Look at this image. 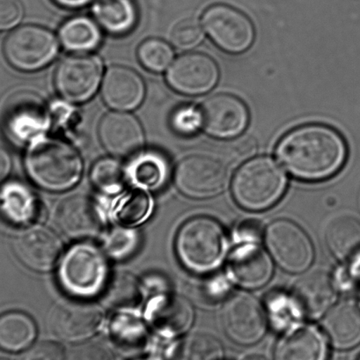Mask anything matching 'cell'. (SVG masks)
Wrapping results in <instances>:
<instances>
[{
	"instance_id": "obj_1",
	"label": "cell",
	"mask_w": 360,
	"mask_h": 360,
	"mask_svg": "<svg viewBox=\"0 0 360 360\" xmlns=\"http://www.w3.org/2000/svg\"><path fill=\"white\" fill-rule=\"evenodd\" d=\"M279 162L297 179L316 181L337 174L347 158V146L334 128L321 124L290 131L276 149Z\"/></svg>"
},
{
	"instance_id": "obj_2",
	"label": "cell",
	"mask_w": 360,
	"mask_h": 360,
	"mask_svg": "<svg viewBox=\"0 0 360 360\" xmlns=\"http://www.w3.org/2000/svg\"><path fill=\"white\" fill-rule=\"evenodd\" d=\"M25 166L34 184L56 192L72 188L83 171L82 157L71 145L44 136L30 143Z\"/></svg>"
},
{
	"instance_id": "obj_3",
	"label": "cell",
	"mask_w": 360,
	"mask_h": 360,
	"mask_svg": "<svg viewBox=\"0 0 360 360\" xmlns=\"http://www.w3.org/2000/svg\"><path fill=\"white\" fill-rule=\"evenodd\" d=\"M226 248L222 226L209 217L198 216L187 220L177 233V257L185 268L195 274H206L219 267Z\"/></svg>"
},
{
	"instance_id": "obj_4",
	"label": "cell",
	"mask_w": 360,
	"mask_h": 360,
	"mask_svg": "<svg viewBox=\"0 0 360 360\" xmlns=\"http://www.w3.org/2000/svg\"><path fill=\"white\" fill-rule=\"evenodd\" d=\"M108 279L110 265L107 257L94 244H75L66 251L59 264V285L65 292L78 298L101 295Z\"/></svg>"
},
{
	"instance_id": "obj_5",
	"label": "cell",
	"mask_w": 360,
	"mask_h": 360,
	"mask_svg": "<svg viewBox=\"0 0 360 360\" xmlns=\"http://www.w3.org/2000/svg\"><path fill=\"white\" fill-rule=\"evenodd\" d=\"M284 171L269 157L249 160L238 169L233 181V195L237 204L249 211H263L277 202L284 194Z\"/></svg>"
},
{
	"instance_id": "obj_6",
	"label": "cell",
	"mask_w": 360,
	"mask_h": 360,
	"mask_svg": "<svg viewBox=\"0 0 360 360\" xmlns=\"http://www.w3.org/2000/svg\"><path fill=\"white\" fill-rule=\"evenodd\" d=\"M57 38L50 30L37 25H25L6 38L4 53L13 68L22 72L37 71L50 64L58 53Z\"/></svg>"
},
{
	"instance_id": "obj_7",
	"label": "cell",
	"mask_w": 360,
	"mask_h": 360,
	"mask_svg": "<svg viewBox=\"0 0 360 360\" xmlns=\"http://www.w3.org/2000/svg\"><path fill=\"white\" fill-rule=\"evenodd\" d=\"M264 239L269 252L283 270L300 274L312 264V243L297 224L288 219L275 220L265 231Z\"/></svg>"
},
{
	"instance_id": "obj_8",
	"label": "cell",
	"mask_w": 360,
	"mask_h": 360,
	"mask_svg": "<svg viewBox=\"0 0 360 360\" xmlns=\"http://www.w3.org/2000/svg\"><path fill=\"white\" fill-rule=\"evenodd\" d=\"M226 166L216 157L194 155L178 164L174 181L181 193L193 199H207L221 193L229 184Z\"/></svg>"
},
{
	"instance_id": "obj_9",
	"label": "cell",
	"mask_w": 360,
	"mask_h": 360,
	"mask_svg": "<svg viewBox=\"0 0 360 360\" xmlns=\"http://www.w3.org/2000/svg\"><path fill=\"white\" fill-rule=\"evenodd\" d=\"M202 25L213 43L231 54H240L249 50L256 36L249 17L225 4L209 6L202 15Z\"/></svg>"
},
{
	"instance_id": "obj_10",
	"label": "cell",
	"mask_w": 360,
	"mask_h": 360,
	"mask_svg": "<svg viewBox=\"0 0 360 360\" xmlns=\"http://www.w3.org/2000/svg\"><path fill=\"white\" fill-rule=\"evenodd\" d=\"M103 319L100 307L82 300H65L51 307L47 325L56 338L65 342H79L92 337Z\"/></svg>"
},
{
	"instance_id": "obj_11",
	"label": "cell",
	"mask_w": 360,
	"mask_h": 360,
	"mask_svg": "<svg viewBox=\"0 0 360 360\" xmlns=\"http://www.w3.org/2000/svg\"><path fill=\"white\" fill-rule=\"evenodd\" d=\"M221 323L231 340L238 345H253L266 331V314L252 295L236 293L223 306Z\"/></svg>"
},
{
	"instance_id": "obj_12",
	"label": "cell",
	"mask_w": 360,
	"mask_h": 360,
	"mask_svg": "<svg viewBox=\"0 0 360 360\" xmlns=\"http://www.w3.org/2000/svg\"><path fill=\"white\" fill-rule=\"evenodd\" d=\"M51 124L49 110L43 100L30 92L17 94L6 108L4 125L6 134L20 144L44 137Z\"/></svg>"
},
{
	"instance_id": "obj_13",
	"label": "cell",
	"mask_w": 360,
	"mask_h": 360,
	"mask_svg": "<svg viewBox=\"0 0 360 360\" xmlns=\"http://www.w3.org/2000/svg\"><path fill=\"white\" fill-rule=\"evenodd\" d=\"M103 76V65L96 56L77 54L65 58L58 66L56 87L71 103H84L96 93Z\"/></svg>"
},
{
	"instance_id": "obj_14",
	"label": "cell",
	"mask_w": 360,
	"mask_h": 360,
	"mask_svg": "<svg viewBox=\"0 0 360 360\" xmlns=\"http://www.w3.org/2000/svg\"><path fill=\"white\" fill-rule=\"evenodd\" d=\"M199 111L202 127L213 138H236L249 124L250 113L246 104L233 94H218L209 97Z\"/></svg>"
},
{
	"instance_id": "obj_15",
	"label": "cell",
	"mask_w": 360,
	"mask_h": 360,
	"mask_svg": "<svg viewBox=\"0 0 360 360\" xmlns=\"http://www.w3.org/2000/svg\"><path fill=\"white\" fill-rule=\"evenodd\" d=\"M53 219L58 229L73 239L96 237L104 229V215L99 205L85 195H72L59 201Z\"/></svg>"
},
{
	"instance_id": "obj_16",
	"label": "cell",
	"mask_w": 360,
	"mask_h": 360,
	"mask_svg": "<svg viewBox=\"0 0 360 360\" xmlns=\"http://www.w3.org/2000/svg\"><path fill=\"white\" fill-rule=\"evenodd\" d=\"M219 78L216 62L201 52H191L176 59L167 73L169 85L186 96H200L212 90Z\"/></svg>"
},
{
	"instance_id": "obj_17",
	"label": "cell",
	"mask_w": 360,
	"mask_h": 360,
	"mask_svg": "<svg viewBox=\"0 0 360 360\" xmlns=\"http://www.w3.org/2000/svg\"><path fill=\"white\" fill-rule=\"evenodd\" d=\"M61 240L51 230L37 226L23 231L13 240V251L31 270L48 271L60 259Z\"/></svg>"
},
{
	"instance_id": "obj_18",
	"label": "cell",
	"mask_w": 360,
	"mask_h": 360,
	"mask_svg": "<svg viewBox=\"0 0 360 360\" xmlns=\"http://www.w3.org/2000/svg\"><path fill=\"white\" fill-rule=\"evenodd\" d=\"M99 137L110 155L120 158L138 155L144 146V131L134 115L111 112L105 115L99 125Z\"/></svg>"
},
{
	"instance_id": "obj_19",
	"label": "cell",
	"mask_w": 360,
	"mask_h": 360,
	"mask_svg": "<svg viewBox=\"0 0 360 360\" xmlns=\"http://www.w3.org/2000/svg\"><path fill=\"white\" fill-rule=\"evenodd\" d=\"M146 320L162 337H177L193 323L194 311L184 297L174 295L155 296L146 311Z\"/></svg>"
},
{
	"instance_id": "obj_20",
	"label": "cell",
	"mask_w": 360,
	"mask_h": 360,
	"mask_svg": "<svg viewBox=\"0 0 360 360\" xmlns=\"http://www.w3.org/2000/svg\"><path fill=\"white\" fill-rule=\"evenodd\" d=\"M229 272L237 285L247 289H257L270 281L274 268L270 257L255 243H243L231 255Z\"/></svg>"
},
{
	"instance_id": "obj_21",
	"label": "cell",
	"mask_w": 360,
	"mask_h": 360,
	"mask_svg": "<svg viewBox=\"0 0 360 360\" xmlns=\"http://www.w3.org/2000/svg\"><path fill=\"white\" fill-rule=\"evenodd\" d=\"M101 96L105 103L114 110H135L144 99L145 84L134 70L113 66L105 75Z\"/></svg>"
},
{
	"instance_id": "obj_22",
	"label": "cell",
	"mask_w": 360,
	"mask_h": 360,
	"mask_svg": "<svg viewBox=\"0 0 360 360\" xmlns=\"http://www.w3.org/2000/svg\"><path fill=\"white\" fill-rule=\"evenodd\" d=\"M335 290L330 275L318 270L303 276L293 286L292 297L302 316L316 319L330 309Z\"/></svg>"
},
{
	"instance_id": "obj_23",
	"label": "cell",
	"mask_w": 360,
	"mask_h": 360,
	"mask_svg": "<svg viewBox=\"0 0 360 360\" xmlns=\"http://www.w3.org/2000/svg\"><path fill=\"white\" fill-rule=\"evenodd\" d=\"M325 334L335 348L349 349L360 344V305L345 300L325 314L323 321Z\"/></svg>"
},
{
	"instance_id": "obj_24",
	"label": "cell",
	"mask_w": 360,
	"mask_h": 360,
	"mask_svg": "<svg viewBox=\"0 0 360 360\" xmlns=\"http://www.w3.org/2000/svg\"><path fill=\"white\" fill-rule=\"evenodd\" d=\"M0 216L11 225H32L41 216L39 199L27 185L10 181L0 188Z\"/></svg>"
},
{
	"instance_id": "obj_25",
	"label": "cell",
	"mask_w": 360,
	"mask_h": 360,
	"mask_svg": "<svg viewBox=\"0 0 360 360\" xmlns=\"http://www.w3.org/2000/svg\"><path fill=\"white\" fill-rule=\"evenodd\" d=\"M327 346L323 335L313 326H295L276 346L275 360H325Z\"/></svg>"
},
{
	"instance_id": "obj_26",
	"label": "cell",
	"mask_w": 360,
	"mask_h": 360,
	"mask_svg": "<svg viewBox=\"0 0 360 360\" xmlns=\"http://www.w3.org/2000/svg\"><path fill=\"white\" fill-rule=\"evenodd\" d=\"M326 244L338 260L348 265L360 259V223L352 217L342 216L328 224Z\"/></svg>"
},
{
	"instance_id": "obj_27",
	"label": "cell",
	"mask_w": 360,
	"mask_h": 360,
	"mask_svg": "<svg viewBox=\"0 0 360 360\" xmlns=\"http://www.w3.org/2000/svg\"><path fill=\"white\" fill-rule=\"evenodd\" d=\"M36 337V323L27 314L12 311L0 316V348L11 352L23 351Z\"/></svg>"
},
{
	"instance_id": "obj_28",
	"label": "cell",
	"mask_w": 360,
	"mask_h": 360,
	"mask_svg": "<svg viewBox=\"0 0 360 360\" xmlns=\"http://www.w3.org/2000/svg\"><path fill=\"white\" fill-rule=\"evenodd\" d=\"M127 173L141 188L156 191L166 184L169 176V164L165 157L158 153H141L132 160Z\"/></svg>"
},
{
	"instance_id": "obj_29",
	"label": "cell",
	"mask_w": 360,
	"mask_h": 360,
	"mask_svg": "<svg viewBox=\"0 0 360 360\" xmlns=\"http://www.w3.org/2000/svg\"><path fill=\"white\" fill-rule=\"evenodd\" d=\"M93 11L98 23L115 36L130 32L137 22V9L131 0H98Z\"/></svg>"
},
{
	"instance_id": "obj_30",
	"label": "cell",
	"mask_w": 360,
	"mask_h": 360,
	"mask_svg": "<svg viewBox=\"0 0 360 360\" xmlns=\"http://www.w3.org/2000/svg\"><path fill=\"white\" fill-rule=\"evenodd\" d=\"M59 39L66 50L86 53L94 50L101 41L99 26L87 17H75L63 24Z\"/></svg>"
},
{
	"instance_id": "obj_31",
	"label": "cell",
	"mask_w": 360,
	"mask_h": 360,
	"mask_svg": "<svg viewBox=\"0 0 360 360\" xmlns=\"http://www.w3.org/2000/svg\"><path fill=\"white\" fill-rule=\"evenodd\" d=\"M103 302L112 309L127 310L138 305L141 300V285L134 275L118 271L112 276L103 290Z\"/></svg>"
},
{
	"instance_id": "obj_32",
	"label": "cell",
	"mask_w": 360,
	"mask_h": 360,
	"mask_svg": "<svg viewBox=\"0 0 360 360\" xmlns=\"http://www.w3.org/2000/svg\"><path fill=\"white\" fill-rule=\"evenodd\" d=\"M110 335L115 344L124 352L141 351L148 345V328L134 314H117L110 323Z\"/></svg>"
},
{
	"instance_id": "obj_33",
	"label": "cell",
	"mask_w": 360,
	"mask_h": 360,
	"mask_svg": "<svg viewBox=\"0 0 360 360\" xmlns=\"http://www.w3.org/2000/svg\"><path fill=\"white\" fill-rule=\"evenodd\" d=\"M223 353L218 339L208 333L195 332L178 342L171 360H221Z\"/></svg>"
},
{
	"instance_id": "obj_34",
	"label": "cell",
	"mask_w": 360,
	"mask_h": 360,
	"mask_svg": "<svg viewBox=\"0 0 360 360\" xmlns=\"http://www.w3.org/2000/svg\"><path fill=\"white\" fill-rule=\"evenodd\" d=\"M153 199L143 188L124 195L115 209V217L124 226H136L145 222L151 215Z\"/></svg>"
},
{
	"instance_id": "obj_35",
	"label": "cell",
	"mask_w": 360,
	"mask_h": 360,
	"mask_svg": "<svg viewBox=\"0 0 360 360\" xmlns=\"http://www.w3.org/2000/svg\"><path fill=\"white\" fill-rule=\"evenodd\" d=\"M127 171L117 160L106 158L98 160L91 170L94 186L104 193L115 194L124 188Z\"/></svg>"
},
{
	"instance_id": "obj_36",
	"label": "cell",
	"mask_w": 360,
	"mask_h": 360,
	"mask_svg": "<svg viewBox=\"0 0 360 360\" xmlns=\"http://www.w3.org/2000/svg\"><path fill=\"white\" fill-rule=\"evenodd\" d=\"M266 309L271 324L279 330L295 327L302 316L292 295L284 292H274L269 296Z\"/></svg>"
},
{
	"instance_id": "obj_37",
	"label": "cell",
	"mask_w": 360,
	"mask_h": 360,
	"mask_svg": "<svg viewBox=\"0 0 360 360\" xmlns=\"http://www.w3.org/2000/svg\"><path fill=\"white\" fill-rule=\"evenodd\" d=\"M141 245L138 231L127 227H115L105 237L104 247L112 258L124 261L134 257Z\"/></svg>"
},
{
	"instance_id": "obj_38",
	"label": "cell",
	"mask_w": 360,
	"mask_h": 360,
	"mask_svg": "<svg viewBox=\"0 0 360 360\" xmlns=\"http://www.w3.org/2000/svg\"><path fill=\"white\" fill-rule=\"evenodd\" d=\"M139 61L146 69L155 72L164 71L173 60L172 48L162 40L148 39L139 48Z\"/></svg>"
},
{
	"instance_id": "obj_39",
	"label": "cell",
	"mask_w": 360,
	"mask_h": 360,
	"mask_svg": "<svg viewBox=\"0 0 360 360\" xmlns=\"http://www.w3.org/2000/svg\"><path fill=\"white\" fill-rule=\"evenodd\" d=\"M204 37L200 23L194 19L181 20L171 33V41L180 50H191L201 43Z\"/></svg>"
},
{
	"instance_id": "obj_40",
	"label": "cell",
	"mask_w": 360,
	"mask_h": 360,
	"mask_svg": "<svg viewBox=\"0 0 360 360\" xmlns=\"http://www.w3.org/2000/svg\"><path fill=\"white\" fill-rule=\"evenodd\" d=\"M172 125L177 134L193 135L202 127L200 111L193 107L181 108L173 115Z\"/></svg>"
},
{
	"instance_id": "obj_41",
	"label": "cell",
	"mask_w": 360,
	"mask_h": 360,
	"mask_svg": "<svg viewBox=\"0 0 360 360\" xmlns=\"http://www.w3.org/2000/svg\"><path fill=\"white\" fill-rule=\"evenodd\" d=\"M68 360H115L113 353L101 341H90L76 346L70 353Z\"/></svg>"
},
{
	"instance_id": "obj_42",
	"label": "cell",
	"mask_w": 360,
	"mask_h": 360,
	"mask_svg": "<svg viewBox=\"0 0 360 360\" xmlns=\"http://www.w3.org/2000/svg\"><path fill=\"white\" fill-rule=\"evenodd\" d=\"M19 360H65V354L57 342L43 341L27 348Z\"/></svg>"
},
{
	"instance_id": "obj_43",
	"label": "cell",
	"mask_w": 360,
	"mask_h": 360,
	"mask_svg": "<svg viewBox=\"0 0 360 360\" xmlns=\"http://www.w3.org/2000/svg\"><path fill=\"white\" fill-rule=\"evenodd\" d=\"M257 151V143L251 135L240 136L226 146L227 156L234 162H243L255 155Z\"/></svg>"
},
{
	"instance_id": "obj_44",
	"label": "cell",
	"mask_w": 360,
	"mask_h": 360,
	"mask_svg": "<svg viewBox=\"0 0 360 360\" xmlns=\"http://www.w3.org/2000/svg\"><path fill=\"white\" fill-rule=\"evenodd\" d=\"M22 15V6L18 0H0V30L15 27Z\"/></svg>"
},
{
	"instance_id": "obj_45",
	"label": "cell",
	"mask_w": 360,
	"mask_h": 360,
	"mask_svg": "<svg viewBox=\"0 0 360 360\" xmlns=\"http://www.w3.org/2000/svg\"><path fill=\"white\" fill-rule=\"evenodd\" d=\"M262 236V225L256 219H248L240 221L234 229L233 238L237 243H255Z\"/></svg>"
},
{
	"instance_id": "obj_46",
	"label": "cell",
	"mask_w": 360,
	"mask_h": 360,
	"mask_svg": "<svg viewBox=\"0 0 360 360\" xmlns=\"http://www.w3.org/2000/svg\"><path fill=\"white\" fill-rule=\"evenodd\" d=\"M11 158L6 150L0 145V181L5 179L11 170Z\"/></svg>"
},
{
	"instance_id": "obj_47",
	"label": "cell",
	"mask_w": 360,
	"mask_h": 360,
	"mask_svg": "<svg viewBox=\"0 0 360 360\" xmlns=\"http://www.w3.org/2000/svg\"><path fill=\"white\" fill-rule=\"evenodd\" d=\"M57 4L68 8H79L89 4L92 0H54Z\"/></svg>"
},
{
	"instance_id": "obj_48",
	"label": "cell",
	"mask_w": 360,
	"mask_h": 360,
	"mask_svg": "<svg viewBox=\"0 0 360 360\" xmlns=\"http://www.w3.org/2000/svg\"><path fill=\"white\" fill-rule=\"evenodd\" d=\"M244 360H268L264 356L260 354H252L248 356Z\"/></svg>"
},
{
	"instance_id": "obj_49",
	"label": "cell",
	"mask_w": 360,
	"mask_h": 360,
	"mask_svg": "<svg viewBox=\"0 0 360 360\" xmlns=\"http://www.w3.org/2000/svg\"><path fill=\"white\" fill-rule=\"evenodd\" d=\"M0 360H11V359H6V358H0Z\"/></svg>"
},
{
	"instance_id": "obj_50",
	"label": "cell",
	"mask_w": 360,
	"mask_h": 360,
	"mask_svg": "<svg viewBox=\"0 0 360 360\" xmlns=\"http://www.w3.org/2000/svg\"><path fill=\"white\" fill-rule=\"evenodd\" d=\"M139 360H153V359H139Z\"/></svg>"
},
{
	"instance_id": "obj_51",
	"label": "cell",
	"mask_w": 360,
	"mask_h": 360,
	"mask_svg": "<svg viewBox=\"0 0 360 360\" xmlns=\"http://www.w3.org/2000/svg\"><path fill=\"white\" fill-rule=\"evenodd\" d=\"M360 360V359H359Z\"/></svg>"
}]
</instances>
